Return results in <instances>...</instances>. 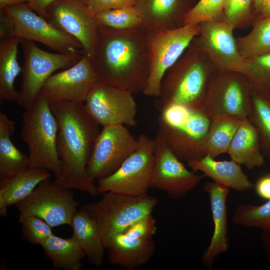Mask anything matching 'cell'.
I'll list each match as a JSON object with an SVG mask.
<instances>
[{"label":"cell","instance_id":"cell-1","mask_svg":"<svg viewBox=\"0 0 270 270\" xmlns=\"http://www.w3.org/2000/svg\"><path fill=\"white\" fill-rule=\"evenodd\" d=\"M90 58L98 83L134 94L142 93L150 70L147 32L142 26L117 30L98 25L97 44Z\"/></svg>","mask_w":270,"mask_h":270},{"label":"cell","instance_id":"cell-2","mask_svg":"<svg viewBox=\"0 0 270 270\" xmlns=\"http://www.w3.org/2000/svg\"><path fill=\"white\" fill-rule=\"evenodd\" d=\"M57 120V150L61 164L60 176L54 182L92 196L100 194L87 172V166L100 130L99 124L86 111L84 104L72 102H50Z\"/></svg>","mask_w":270,"mask_h":270},{"label":"cell","instance_id":"cell-3","mask_svg":"<svg viewBox=\"0 0 270 270\" xmlns=\"http://www.w3.org/2000/svg\"><path fill=\"white\" fill-rule=\"evenodd\" d=\"M215 70L211 62L192 40L166 73L154 108L160 112L172 104L200 106Z\"/></svg>","mask_w":270,"mask_h":270},{"label":"cell","instance_id":"cell-4","mask_svg":"<svg viewBox=\"0 0 270 270\" xmlns=\"http://www.w3.org/2000/svg\"><path fill=\"white\" fill-rule=\"evenodd\" d=\"M210 122L200 107L172 104L160 112L156 136L187 163L206 156L204 143Z\"/></svg>","mask_w":270,"mask_h":270},{"label":"cell","instance_id":"cell-5","mask_svg":"<svg viewBox=\"0 0 270 270\" xmlns=\"http://www.w3.org/2000/svg\"><path fill=\"white\" fill-rule=\"evenodd\" d=\"M22 116L20 136L28 150L30 168L46 169L55 178L61 172L57 150L58 126L50 102L38 95Z\"/></svg>","mask_w":270,"mask_h":270},{"label":"cell","instance_id":"cell-6","mask_svg":"<svg viewBox=\"0 0 270 270\" xmlns=\"http://www.w3.org/2000/svg\"><path fill=\"white\" fill-rule=\"evenodd\" d=\"M96 202L85 204L81 209L96 222L106 249L117 234L152 214L158 200L148 194L131 196L113 192H102Z\"/></svg>","mask_w":270,"mask_h":270},{"label":"cell","instance_id":"cell-7","mask_svg":"<svg viewBox=\"0 0 270 270\" xmlns=\"http://www.w3.org/2000/svg\"><path fill=\"white\" fill-rule=\"evenodd\" d=\"M40 42L57 52L84 54L80 42L36 13L28 2L0 10V38Z\"/></svg>","mask_w":270,"mask_h":270},{"label":"cell","instance_id":"cell-8","mask_svg":"<svg viewBox=\"0 0 270 270\" xmlns=\"http://www.w3.org/2000/svg\"><path fill=\"white\" fill-rule=\"evenodd\" d=\"M20 46L24 56L22 82L16 102L21 108H30L47 79L58 70L76 64L84 54L53 53L42 50L34 42L22 40Z\"/></svg>","mask_w":270,"mask_h":270},{"label":"cell","instance_id":"cell-9","mask_svg":"<svg viewBox=\"0 0 270 270\" xmlns=\"http://www.w3.org/2000/svg\"><path fill=\"white\" fill-rule=\"evenodd\" d=\"M252 102V86L244 74L215 70L200 108L210 119L220 116L247 118Z\"/></svg>","mask_w":270,"mask_h":270},{"label":"cell","instance_id":"cell-10","mask_svg":"<svg viewBox=\"0 0 270 270\" xmlns=\"http://www.w3.org/2000/svg\"><path fill=\"white\" fill-rule=\"evenodd\" d=\"M200 24L184 25L161 32H147L150 70L142 93L157 98L161 84L168 70L180 58L198 34Z\"/></svg>","mask_w":270,"mask_h":270},{"label":"cell","instance_id":"cell-11","mask_svg":"<svg viewBox=\"0 0 270 270\" xmlns=\"http://www.w3.org/2000/svg\"><path fill=\"white\" fill-rule=\"evenodd\" d=\"M137 138L136 150L116 172L97 181L100 194L109 191L131 196L147 194L150 188L156 140L145 134Z\"/></svg>","mask_w":270,"mask_h":270},{"label":"cell","instance_id":"cell-12","mask_svg":"<svg viewBox=\"0 0 270 270\" xmlns=\"http://www.w3.org/2000/svg\"><path fill=\"white\" fill-rule=\"evenodd\" d=\"M157 229L150 214L116 235L107 249L108 264L128 270L146 264L155 252Z\"/></svg>","mask_w":270,"mask_h":270},{"label":"cell","instance_id":"cell-13","mask_svg":"<svg viewBox=\"0 0 270 270\" xmlns=\"http://www.w3.org/2000/svg\"><path fill=\"white\" fill-rule=\"evenodd\" d=\"M78 205L72 189L49 179L42 182L27 198L16 204L20 214L38 217L52 228L70 226Z\"/></svg>","mask_w":270,"mask_h":270},{"label":"cell","instance_id":"cell-14","mask_svg":"<svg viewBox=\"0 0 270 270\" xmlns=\"http://www.w3.org/2000/svg\"><path fill=\"white\" fill-rule=\"evenodd\" d=\"M138 146V138L126 126H102L87 166L88 175L94 181H98L112 174L136 150Z\"/></svg>","mask_w":270,"mask_h":270},{"label":"cell","instance_id":"cell-15","mask_svg":"<svg viewBox=\"0 0 270 270\" xmlns=\"http://www.w3.org/2000/svg\"><path fill=\"white\" fill-rule=\"evenodd\" d=\"M44 18L78 40L84 54L92 56L97 44L98 24L87 0H57L48 6Z\"/></svg>","mask_w":270,"mask_h":270},{"label":"cell","instance_id":"cell-16","mask_svg":"<svg viewBox=\"0 0 270 270\" xmlns=\"http://www.w3.org/2000/svg\"><path fill=\"white\" fill-rule=\"evenodd\" d=\"M193 42L206 54L216 70L245 74L246 64L238 48L232 26L225 20L200 24Z\"/></svg>","mask_w":270,"mask_h":270},{"label":"cell","instance_id":"cell-17","mask_svg":"<svg viewBox=\"0 0 270 270\" xmlns=\"http://www.w3.org/2000/svg\"><path fill=\"white\" fill-rule=\"evenodd\" d=\"M133 95L128 90L98 83L84 103V107L100 126H134L137 124V106Z\"/></svg>","mask_w":270,"mask_h":270},{"label":"cell","instance_id":"cell-18","mask_svg":"<svg viewBox=\"0 0 270 270\" xmlns=\"http://www.w3.org/2000/svg\"><path fill=\"white\" fill-rule=\"evenodd\" d=\"M150 188L164 192L172 199L186 196L205 177L189 170L158 136Z\"/></svg>","mask_w":270,"mask_h":270},{"label":"cell","instance_id":"cell-19","mask_svg":"<svg viewBox=\"0 0 270 270\" xmlns=\"http://www.w3.org/2000/svg\"><path fill=\"white\" fill-rule=\"evenodd\" d=\"M98 83L90 57L84 54L72 66L51 75L38 95L49 102H72L84 104Z\"/></svg>","mask_w":270,"mask_h":270},{"label":"cell","instance_id":"cell-20","mask_svg":"<svg viewBox=\"0 0 270 270\" xmlns=\"http://www.w3.org/2000/svg\"><path fill=\"white\" fill-rule=\"evenodd\" d=\"M194 0H138L134 6L147 32L174 30L184 26Z\"/></svg>","mask_w":270,"mask_h":270},{"label":"cell","instance_id":"cell-21","mask_svg":"<svg viewBox=\"0 0 270 270\" xmlns=\"http://www.w3.org/2000/svg\"><path fill=\"white\" fill-rule=\"evenodd\" d=\"M204 190L208 194L214 228L210 242L204 252L202 262L208 268L229 248L226 200L230 188L214 182H206Z\"/></svg>","mask_w":270,"mask_h":270},{"label":"cell","instance_id":"cell-22","mask_svg":"<svg viewBox=\"0 0 270 270\" xmlns=\"http://www.w3.org/2000/svg\"><path fill=\"white\" fill-rule=\"evenodd\" d=\"M187 166L194 172H200L213 182L235 190L244 192L254 188V184L236 162L216 160L208 156L188 162Z\"/></svg>","mask_w":270,"mask_h":270},{"label":"cell","instance_id":"cell-23","mask_svg":"<svg viewBox=\"0 0 270 270\" xmlns=\"http://www.w3.org/2000/svg\"><path fill=\"white\" fill-rule=\"evenodd\" d=\"M46 169L29 168L0 178V216L6 217L8 208L27 198L42 182L49 179Z\"/></svg>","mask_w":270,"mask_h":270},{"label":"cell","instance_id":"cell-24","mask_svg":"<svg viewBox=\"0 0 270 270\" xmlns=\"http://www.w3.org/2000/svg\"><path fill=\"white\" fill-rule=\"evenodd\" d=\"M227 154L231 160L249 170L264 164L258 134L248 118L241 120Z\"/></svg>","mask_w":270,"mask_h":270},{"label":"cell","instance_id":"cell-25","mask_svg":"<svg viewBox=\"0 0 270 270\" xmlns=\"http://www.w3.org/2000/svg\"><path fill=\"white\" fill-rule=\"evenodd\" d=\"M70 226L72 236L84 252L89 263L96 267L101 266L106 248L96 222L80 208L74 216Z\"/></svg>","mask_w":270,"mask_h":270},{"label":"cell","instance_id":"cell-26","mask_svg":"<svg viewBox=\"0 0 270 270\" xmlns=\"http://www.w3.org/2000/svg\"><path fill=\"white\" fill-rule=\"evenodd\" d=\"M22 39L10 37L0 42V102L15 101L18 91L14 88L15 80L22 72L18 60V50Z\"/></svg>","mask_w":270,"mask_h":270},{"label":"cell","instance_id":"cell-27","mask_svg":"<svg viewBox=\"0 0 270 270\" xmlns=\"http://www.w3.org/2000/svg\"><path fill=\"white\" fill-rule=\"evenodd\" d=\"M16 123L0 112V178L30 168L28 155L18 149L12 140Z\"/></svg>","mask_w":270,"mask_h":270},{"label":"cell","instance_id":"cell-28","mask_svg":"<svg viewBox=\"0 0 270 270\" xmlns=\"http://www.w3.org/2000/svg\"><path fill=\"white\" fill-rule=\"evenodd\" d=\"M46 256L57 270H80L86 254L72 235L62 238L54 234L40 245Z\"/></svg>","mask_w":270,"mask_h":270},{"label":"cell","instance_id":"cell-29","mask_svg":"<svg viewBox=\"0 0 270 270\" xmlns=\"http://www.w3.org/2000/svg\"><path fill=\"white\" fill-rule=\"evenodd\" d=\"M251 86L252 102L247 118L258 134L264 158L270 160V92Z\"/></svg>","mask_w":270,"mask_h":270},{"label":"cell","instance_id":"cell-30","mask_svg":"<svg viewBox=\"0 0 270 270\" xmlns=\"http://www.w3.org/2000/svg\"><path fill=\"white\" fill-rule=\"evenodd\" d=\"M242 120L230 116L212 118L204 143L206 156L216 158L222 154H227Z\"/></svg>","mask_w":270,"mask_h":270},{"label":"cell","instance_id":"cell-31","mask_svg":"<svg viewBox=\"0 0 270 270\" xmlns=\"http://www.w3.org/2000/svg\"><path fill=\"white\" fill-rule=\"evenodd\" d=\"M236 38L239 52L244 60L270 54V16L254 24L247 34Z\"/></svg>","mask_w":270,"mask_h":270},{"label":"cell","instance_id":"cell-32","mask_svg":"<svg viewBox=\"0 0 270 270\" xmlns=\"http://www.w3.org/2000/svg\"><path fill=\"white\" fill-rule=\"evenodd\" d=\"M98 26L117 30L141 27L142 18L135 6L106 10L94 15Z\"/></svg>","mask_w":270,"mask_h":270},{"label":"cell","instance_id":"cell-33","mask_svg":"<svg viewBox=\"0 0 270 270\" xmlns=\"http://www.w3.org/2000/svg\"><path fill=\"white\" fill-rule=\"evenodd\" d=\"M232 221L238 226L270 232V200L260 205L240 206L234 212Z\"/></svg>","mask_w":270,"mask_h":270},{"label":"cell","instance_id":"cell-34","mask_svg":"<svg viewBox=\"0 0 270 270\" xmlns=\"http://www.w3.org/2000/svg\"><path fill=\"white\" fill-rule=\"evenodd\" d=\"M224 0H200L186 14L184 26L224 20Z\"/></svg>","mask_w":270,"mask_h":270},{"label":"cell","instance_id":"cell-35","mask_svg":"<svg viewBox=\"0 0 270 270\" xmlns=\"http://www.w3.org/2000/svg\"><path fill=\"white\" fill-rule=\"evenodd\" d=\"M252 0H224V20L234 29L246 28L254 24Z\"/></svg>","mask_w":270,"mask_h":270},{"label":"cell","instance_id":"cell-36","mask_svg":"<svg viewBox=\"0 0 270 270\" xmlns=\"http://www.w3.org/2000/svg\"><path fill=\"white\" fill-rule=\"evenodd\" d=\"M245 75L250 84L270 92V54L245 59Z\"/></svg>","mask_w":270,"mask_h":270},{"label":"cell","instance_id":"cell-37","mask_svg":"<svg viewBox=\"0 0 270 270\" xmlns=\"http://www.w3.org/2000/svg\"><path fill=\"white\" fill-rule=\"evenodd\" d=\"M23 238L33 244L40 245L54 234L52 227L42 218L32 215L20 214Z\"/></svg>","mask_w":270,"mask_h":270},{"label":"cell","instance_id":"cell-38","mask_svg":"<svg viewBox=\"0 0 270 270\" xmlns=\"http://www.w3.org/2000/svg\"><path fill=\"white\" fill-rule=\"evenodd\" d=\"M138 0H87L90 11L96 14L106 10L134 6Z\"/></svg>","mask_w":270,"mask_h":270},{"label":"cell","instance_id":"cell-39","mask_svg":"<svg viewBox=\"0 0 270 270\" xmlns=\"http://www.w3.org/2000/svg\"><path fill=\"white\" fill-rule=\"evenodd\" d=\"M254 24L270 16V0H252Z\"/></svg>","mask_w":270,"mask_h":270},{"label":"cell","instance_id":"cell-40","mask_svg":"<svg viewBox=\"0 0 270 270\" xmlns=\"http://www.w3.org/2000/svg\"><path fill=\"white\" fill-rule=\"evenodd\" d=\"M254 188L259 196L268 200H270V174L259 178L254 184Z\"/></svg>","mask_w":270,"mask_h":270},{"label":"cell","instance_id":"cell-41","mask_svg":"<svg viewBox=\"0 0 270 270\" xmlns=\"http://www.w3.org/2000/svg\"><path fill=\"white\" fill-rule=\"evenodd\" d=\"M56 0H30L28 4L36 13L44 18L47 8Z\"/></svg>","mask_w":270,"mask_h":270},{"label":"cell","instance_id":"cell-42","mask_svg":"<svg viewBox=\"0 0 270 270\" xmlns=\"http://www.w3.org/2000/svg\"><path fill=\"white\" fill-rule=\"evenodd\" d=\"M261 242L263 252L265 256L270 261V232L262 231Z\"/></svg>","mask_w":270,"mask_h":270},{"label":"cell","instance_id":"cell-43","mask_svg":"<svg viewBox=\"0 0 270 270\" xmlns=\"http://www.w3.org/2000/svg\"><path fill=\"white\" fill-rule=\"evenodd\" d=\"M30 0H0V10L8 6L28 2Z\"/></svg>","mask_w":270,"mask_h":270}]
</instances>
